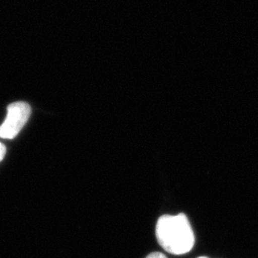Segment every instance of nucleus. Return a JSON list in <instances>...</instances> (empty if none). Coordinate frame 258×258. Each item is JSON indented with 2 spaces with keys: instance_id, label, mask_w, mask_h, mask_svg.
I'll return each mask as SVG.
<instances>
[{
  "instance_id": "obj_1",
  "label": "nucleus",
  "mask_w": 258,
  "mask_h": 258,
  "mask_svg": "<svg viewBox=\"0 0 258 258\" xmlns=\"http://www.w3.org/2000/svg\"><path fill=\"white\" fill-rule=\"evenodd\" d=\"M157 241L166 252L182 255L189 252L195 244V236L187 216L165 214L159 217L155 228Z\"/></svg>"
},
{
  "instance_id": "obj_2",
  "label": "nucleus",
  "mask_w": 258,
  "mask_h": 258,
  "mask_svg": "<svg viewBox=\"0 0 258 258\" xmlns=\"http://www.w3.org/2000/svg\"><path fill=\"white\" fill-rule=\"evenodd\" d=\"M31 115V106L23 102L11 103L7 107V116L0 125V138L14 139L24 127Z\"/></svg>"
},
{
  "instance_id": "obj_3",
  "label": "nucleus",
  "mask_w": 258,
  "mask_h": 258,
  "mask_svg": "<svg viewBox=\"0 0 258 258\" xmlns=\"http://www.w3.org/2000/svg\"><path fill=\"white\" fill-rule=\"evenodd\" d=\"M146 258H167L164 253L162 252H159V251H154V252H151L149 253L148 256H146Z\"/></svg>"
},
{
  "instance_id": "obj_4",
  "label": "nucleus",
  "mask_w": 258,
  "mask_h": 258,
  "mask_svg": "<svg viewBox=\"0 0 258 258\" xmlns=\"http://www.w3.org/2000/svg\"><path fill=\"white\" fill-rule=\"evenodd\" d=\"M5 154H6V147L0 143V162L3 160Z\"/></svg>"
},
{
  "instance_id": "obj_5",
  "label": "nucleus",
  "mask_w": 258,
  "mask_h": 258,
  "mask_svg": "<svg viewBox=\"0 0 258 258\" xmlns=\"http://www.w3.org/2000/svg\"><path fill=\"white\" fill-rule=\"evenodd\" d=\"M198 258H209V257H207V256H200V257H198Z\"/></svg>"
}]
</instances>
